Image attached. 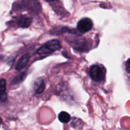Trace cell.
<instances>
[{
  "instance_id": "cell-11",
  "label": "cell",
  "mask_w": 130,
  "mask_h": 130,
  "mask_svg": "<svg viewBox=\"0 0 130 130\" xmlns=\"http://www.w3.org/2000/svg\"><path fill=\"white\" fill-rule=\"evenodd\" d=\"M125 69L126 71L130 74V58H129V59L126 61V62Z\"/></svg>"
},
{
  "instance_id": "cell-3",
  "label": "cell",
  "mask_w": 130,
  "mask_h": 130,
  "mask_svg": "<svg viewBox=\"0 0 130 130\" xmlns=\"http://www.w3.org/2000/svg\"><path fill=\"white\" fill-rule=\"evenodd\" d=\"M21 6L25 10L38 14L41 9V5L38 0H22Z\"/></svg>"
},
{
  "instance_id": "cell-7",
  "label": "cell",
  "mask_w": 130,
  "mask_h": 130,
  "mask_svg": "<svg viewBox=\"0 0 130 130\" xmlns=\"http://www.w3.org/2000/svg\"><path fill=\"white\" fill-rule=\"evenodd\" d=\"M6 81L5 79H0V100L1 102L6 101L7 99V95L6 92Z\"/></svg>"
},
{
  "instance_id": "cell-12",
  "label": "cell",
  "mask_w": 130,
  "mask_h": 130,
  "mask_svg": "<svg viewBox=\"0 0 130 130\" xmlns=\"http://www.w3.org/2000/svg\"><path fill=\"white\" fill-rule=\"evenodd\" d=\"M46 1H48V2H53V1H57L58 0H46Z\"/></svg>"
},
{
  "instance_id": "cell-1",
  "label": "cell",
  "mask_w": 130,
  "mask_h": 130,
  "mask_svg": "<svg viewBox=\"0 0 130 130\" xmlns=\"http://www.w3.org/2000/svg\"><path fill=\"white\" fill-rule=\"evenodd\" d=\"M62 46L58 40L53 39L47 42L41 48H39L37 51V53L39 55L46 56L56 51L60 50Z\"/></svg>"
},
{
  "instance_id": "cell-5",
  "label": "cell",
  "mask_w": 130,
  "mask_h": 130,
  "mask_svg": "<svg viewBox=\"0 0 130 130\" xmlns=\"http://www.w3.org/2000/svg\"><path fill=\"white\" fill-rule=\"evenodd\" d=\"M32 20L26 16H20L17 20V25L22 28H26L30 25Z\"/></svg>"
},
{
  "instance_id": "cell-10",
  "label": "cell",
  "mask_w": 130,
  "mask_h": 130,
  "mask_svg": "<svg viewBox=\"0 0 130 130\" xmlns=\"http://www.w3.org/2000/svg\"><path fill=\"white\" fill-rule=\"evenodd\" d=\"M27 76V72H22V73L20 74V75H19L18 76H17L15 79L13 81V84H18L19 83L22 82L23 80H24V79Z\"/></svg>"
},
{
  "instance_id": "cell-2",
  "label": "cell",
  "mask_w": 130,
  "mask_h": 130,
  "mask_svg": "<svg viewBox=\"0 0 130 130\" xmlns=\"http://www.w3.org/2000/svg\"><path fill=\"white\" fill-rule=\"evenodd\" d=\"M90 76L91 79L95 82H100L105 77L104 70L98 65H93L90 69Z\"/></svg>"
},
{
  "instance_id": "cell-8",
  "label": "cell",
  "mask_w": 130,
  "mask_h": 130,
  "mask_svg": "<svg viewBox=\"0 0 130 130\" xmlns=\"http://www.w3.org/2000/svg\"><path fill=\"white\" fill-rule=\"evenodd\" d=\"M45 89L44 81L41 79H38L34 83V90L37 94H40L44 91Z\"/></svg>"
},
{
  "instance_id": "cell-6",
  "label": "cell",
  "mask_w": 130,
  "mask_h": 130,
  "mask_svg": "<svg viewBox=\"0 0 130 130\" xmlns=\"http://www.w3.org/2000/svg\"><path fill=\"white\" fill-rule=\"evenodd\" d=\"M29 61V55L25 54L23 56H22L20 58H19V61H18L16 65V69L17 71H20L22 69H24L25 66H27V64L28 63Z\"/></svg>"
},
{
  "instance_id": "cell-9",
  "label": "cell",
  "mask_w": 130,
  "mask_h": 130,
  "mask_svg": "<svg viewBox=\"0 0 130 130\" xmlns=\"http://www.w3.org/2000/svg\"><path fill=\"white\" fill-rule=\"evenodd\" d=\"M58 120L62 123H68L71 120V116L66 112H61L58 114Z\"/></svg>"
},
{
  "instance_id": "cell-4",
  "label": "cell",
  "mask_w": 130,
  "mask_h": 130,
  "mask_svg": "<svg viewBox=\"0 0 130 130\" xmlns=\"http://www.w3.org/2000/svg\"><path fill=\"white\" fill-rule=\"evenodd\" d=\"M93 22L89 18H84L81 19L78 22L77 25V28L79 31L82 33L88 32L92 29Z\"/></svg>"
},
{
  "instance_id": "cell-13",
  "label": "cell",
  "mask_w": 130,
  "mask_h": 130,
  "mask_svg": "<svg viewBox=\"0 0 130 130\" xmlns=\"http://www.w3.org/2000/svg\"><path fill=\"white\" fill-rule=\"evenodd\" d=\"M1 122H2V121H1V119L0 118V125H1Z\"/></svg>"
}]
</instances>
